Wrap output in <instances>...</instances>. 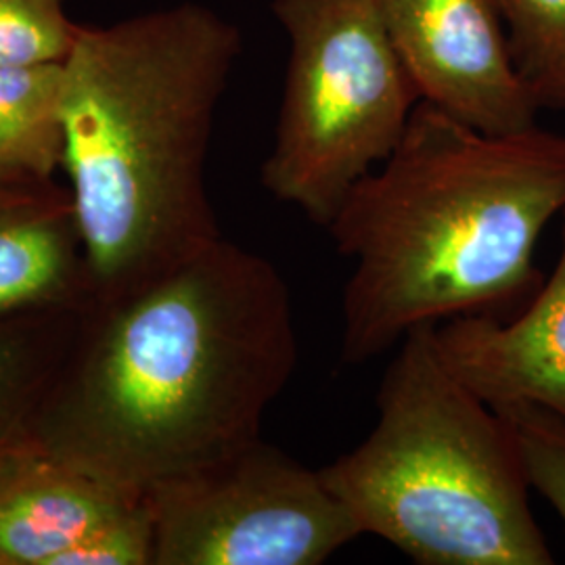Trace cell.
Here are the masks:
<instances>
[{"instance_id": "obj_8", "label": "cell", "mask_w": 565, "mask_h": 565, "mask_svg": "<svg viewBox=\"0 0 565 565\" xmlns=\"http://www.w3.org/2000/svg\"><path fill=\"white\" fill-rule=\"evenodd\" d=\"M446 366L490 406L534 404L565 419L564 247L551 279L524 315H465L434 327Z\"/></svg>"}, {"instance_id": "obj_16", "label": "cell", "mask_w": 565, "mask_h": 565, "mask_svg": "<svg viewBox=\"0 0 565 565\" xmlns=\"http://www.w3.org/2000/svg\"><path fill=\"white\" fill-rule=\"evenodd\" d=\"M55 565H153V518L147 499L95 525Z\"/></svg>"}, {"instance_id": "obj_13", "label": "cell", "mask_w": 565, "mask_h": 565, "mask_svg": "<svg viewBox=\"0 0 565 565\" xmlns=\"http://www.w3.org/2000/svg\"><path fill=\"white\" fill-rule=\"evenodd\" d=\"M513 63L541 109L565 111V0H497Z\"/></svg>"}, {"instance_id": "obj_15", "label": "cell", "mask_w": 565, "mask_h": 565, "mask_svg": "<svg viewBox=\"0 0 565 565\" xmlns=\"http://www.w3.org/2000/svg\"><path fill=\"white\" fill-rule=\"evenodd\" d=\"M509 425L527 484L539 490L565 524V419L543 406H492Z\"/></svg>"}, {"instance_id": "obj_7", "label": "cell", "mask_w": 565, "mask_h": 565, "mask_svg": "<svg viewBox=\"0 0 565 565\" xmlns=\"http://www.w3.org/2000/svg\"><path fill=\"white\" fill-rule=\"evenodd\" d=\"M419 99L484 135L536 126L541 107L509 49L497 0H377Z\"/></svg>"}, {"instance_id": "obj_11", "label": "cell", "mask_w": 565, "mask_h": 565, "mask_svg": "<svg viewBox=\"0 0 565 565\" xmlns=\"http://www.w3.org/2000/svg\"><path fill=\"white\" fill-rule=\"evenodd\" d=\"M63 61L0 65V177L53 179L63 162Z\"/></svg>"}, {"instance_id": "obj_6", "label": "cell", "mask_w": 565, "mask_h": 565, "mask_svg": "<svg viewBox=\"0 0 565 565\" xmlns=\"http://www.w3.org/2000/svg\"><path fill=\"white\" fill-rule=\"evenodd\" d=\"M145 499L153 565H321L363 536L321 469L263 438Z\"/></svg>"}, {"instance_id": "obj_5", "label": "cell", "mask_w": 565, "mask_h": 565, "mask_svg": "<svg viewBox=\"0 0 565 565\" xmlns=\"http://www.w3.org/2000/svg\"><path fill=\"white\" fill-rule=\"evenodd\" d=\"M289 39L264 189L329 226L348 193L394 153L419 93L377 0H273Z\"/></svg>"}, {"instance_id": "obj_9", "label": "cell", "mask_w": 565, "mask_h": 565, "mask_svg": "<svg viewBox=\"0 0 565 565\" xmlns=\"http://www.w3.org/2000/svg\"><path fill=\"white\" fill-rule=\"evenodd\" d=\"M90 302L93 282L70 189L55 179L0 177V323Z\"/></svg>"}, {"instance_id": "obj_1", "label": "cell", "mask_w": 565, "mask_h": 565, "mask_svg": "<svg viewBox=\"0 0 565 565\" xmlns=\"http://www.w3.org/2000/svg\"><path fill=\"white\" fill-rule=\"evenodd\" d=\"M296 364L294 302L279 268L218 237L82 310L30 434L145 499L260 440Z\"/></svg>"}, {"instance_id": "obj_10", "label": "cell", "mask_w": 565, "mask_h": 565, "mask_svg": "<svg viewBox=\"0 0 565 565\" xmlns=\"http://www.w3.org/2000/svg\"><path fill=\"white\" fill-rule=\"evenodd\" d=\"M135 501L30 434L0 457V565H55Z\"/></svg>"}, {"instance_id": "obj_4", "label": "cell", "mask_w": 565, "mask_h": 565, "mask_svg": "<svg viewBox=\"0 0 565 565\" xmlns=\"http://www.w3.org/2000/svg\"><path fill=\"white\" fill-rule=\"evenodd\" d=\"M434 327L398 343L377 424L321 469L361 534L419 565H551L503 417L446 366Z\"/></svg>"}, {"instance_id": "obj_14", "label": "cell", "mask_w": 565, "mask_h": 565, "mask_svg": "<svg viewBox=\"0 0 565 565\" xmlns=\"http://www.w3.org/2000/svg\"><path fill=\"white\" fill-rule=\"evenodd\" d=\"M78 30L67 0H0V65L61 63Z\"/></svg>"}, {"instance_id": "obj_12", "label": "cell", "mask_w": 565, "mask_h": 565, "mask_svg": "<svg viewBox=\"0 0 565 565\" xmlns=\"http://www.w3.org/2000/svg\"><path fill=\"white\" fill-rule=\"evenodd\" d=\"M82 310L30 312L0 323V457L30 436Z\"/></svg>"}, {"instance_id": "obj_3", "label": "cell", "mask_w": 565, "mask_h": 565, "mask_svg": "<svg viewBox=\"0 0 565 565\" xmlns=\"http://www.w3.org/2000/svg\"><path fill=\"white\" fill-rule=\"evenodd\" d=\"M242 30L202 2L81 25L63 61V162L93 300L223 237L205 163Z\"/></svg>"}, {"instance_id": "obj_2", "label": "cell", "mask_w": 565, "mask_h": 565, "mask_svg": "<svg viewBox=\"0 0 565 565\" xmlns=\"http://www.w3.org/2000/svg\"><path fill=\"white\" fill-rule=\"evenodd\" d=\"M565 210V135H484L419 102L403 141L327 226L352 263L342 361L425 324L492 315L534 289V249Z\"/></svg>"}]
</instances>
